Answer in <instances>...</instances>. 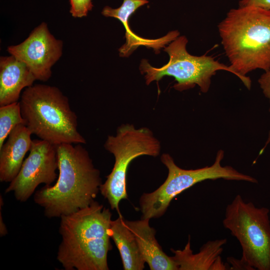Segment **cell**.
I'll list each match as a JSON object with an SVG mask.
<instances>
[{"instance_id": "cell-1", "label": "cell", "mask_w": 270, "mask_h": 270, "mask_svg": "<svg viewBox=\"0 0 270 270\" xmlns=\"http://www.w3.org/2000/svg\"><path fill=\"white\" fill-rule=\"evenodd\" d=\"M110 209L96 201L72 214L62 216V237L57 260L66 270H108V254L112 246Z\"/></svg>"}, {"instance_id": "cell-2", "label": "cell", "mask_w": 270, "mask_h": 270, "mask_svg": "<svg viewBox=\"0 0 270 270\" xmlns=\"http://www.w3.org/2000/svg\"><path fill=\"white\" fill-rule=\"evenodd\" d=\"M59 174L53 186L46 185L34 194L36 204L48 218H60L94 201L102 184L100 172L88 151L80 144L57 145Z\"/></svg>"}, {"instance_id": "cell-3", "label": "cell", "mask_w": 270, "mask_h": 270, "mask_svg": "<svg viewBox=\"0 0 270 270\" xmlns=\"http://www.w3.org/2000/svg\"><path fill=\"white\" fill-rule=\"evenodd\" d=\"M218 27L230 67L250 90L252 81L247 74L270 70V10L232 8Z\"/></svg>"}, {"instance_id": "cell-4", "label": "cell", "mask_w": 270, "mask_h": 270, "mask_svg": "<svg viewBox=\"0 0 270 270\" xmlns=\"http://www.w3.org/2000/svg\"><path fill=\"white\" fill-rule=\"evenodd\" d=\"M20 104L24 125L40 140L56 146L86 143L68 98L58 88L32 85L23 92Z\"/></svg>"}, {"instance_id": "cell-5", "label": "cell", "mask_w": 270, "mask_h": 270, "mask_svg": "<svg viewBox=\"0 0 270 270\" xmlns=\"http://www.w3.org/2000/svg\"><path fill=\"white\" fill-rule=\"evenodd\" d=\"M224 151L219 150L214 164L208 166L184 170L178 166L168 154L162 155L160 160L168 170L164 182L154 191L144 193L140 199L142 218H158L166 211L170 202L177 195L198 182L222 178L256 184L254 178L239 172L229 166H222Z\"/></svg>"}, {"instance_id": "cell-6", "label": "cell", "mask_w": 270, "mask_h": 270, "mask_svg": "<svg viewBox=\"0 0 270 270\" xmlns=\"http://www.w3.org/2000/svg\"><path fill=\"white\" fill-rule=\"evenodd\" d=\"M104 146L114 155V164L106 180L100 185V191L111 209L119 212L120 202L128 198L126 176L129 164L140 156H158L160 144L149 128H136L128 124L119 126L115 136H108Z\"/></svg>"}, {"instance_id": "cell-7", "label": "cell", "mask_w": 270, "mask_h": 270, "mask_svg": "<svg viewBox=\"0 0 270 270\" xmlns=\"http://www.w3.org/2000/svg\"><path fill=\"white\" fill-rule=\"evenodd\" d=\"M270 210L246 202L240 194L227 205L223 226L240 242L241 259L255 270H270Z\"/></svg>"}, {"instance_id": "cell-8", "label": "cell", "mask_w": 270, "mask_h": 270, "mask_svg": "<svg viewBox=\"0 0 270 270\" xmlns=\"http://www.w3.org/2000/svg\"><path fill=\"white\" fill-rule=\"evenodd\" d=\"M188 40L180 36L172 40L164 50L170 57L169 61L160 68L152 66L147 60H142L140 70L144 74L147 85L153 81L158 82L164 76H173L176 83L174 88L183 91L198 86L200 91L207 92L211 84L212 77L220 70L230 72L238 77L230 67L222 64L211 56H194L189 54L186 46Z\"/></svg>"}, {"instance_id": "cell-9", "label": "cell", "mask_w": 270, "mask_h": 270, "mask_svg": "<svg viewBox=\"0 0 270 270\" xmlns=\"http://www.w3.org/2000/svg\"><path fill=\"white\" fill-rule=\"evenodd\" d=\"M57 146L42 140H32L28 156L5 192H12L17 200L26 202L40 184H52L57 178Z\"/></svg>"}, {"instance_id": "cell-10", "label": "cell", "mask_w": 270, "mask_h": 270, "mask_svg": "<svg viewBox=\"0 0 270 270\" xmlns=\"http://www.w3.org/2000/svg\"><path fill=\"white\" fill-rule=\"evenodd\" d=\"M7 50L24 62L36 80L46 82L51 76L52 67L62 55V42L56 38L43 22L24 42L9 46Z\"/></svg>"}, {"instance_id": "cell-11", "label": "cell", "mask_w": 270, "mask_h": 270, "mask_svg": "<svg viewBox=\"0 0 270 270\" xmlns=\"http://www.w3.org/2000/svg\"><path fill=\"white\" fill-rule=\"evenodd\" d=\"M148 2V0H124L122 4L118 8H113L106 6L102 9V14L103 16L118 20L125 28L126 42L118 50L120 56H128L140 46L152 48L156 52H158L160 48L179 36V32L174 30L162 38L150 39L142 38L132 31L128 24L130 18L139 8Z\"/></svg>"}, {"instance_id": "cell-12", "label": "cell", "mask_w": 270, "mask_h": 270, "mask_svg": "<svg viewBox=\"0 0 270 270\" xmlns=\"http://www.w3.org/2000/svg\"><path fill=\"white\" fill-rule=\"evenodd\" d=\"M226 238L209 240L202 245L198 252L194 254L190 248V236L182 250H170L174 254L172 259L178 270H230L229 264H224L220 254Z\"/></svg>"}, {"instance_id": "cell-13", "label": "cell", "mask_w": 270, "mask_h": 270, "mask_svg": "<svg viewBox=\"0 0 270 270\" xmlns=\"http://www.w3.org/2000/svg\"><path fill=\"white\" fill-rule=\"evenodd\" d=\"M32 132L24 124L16 126L0 148V181L10 182L18 174L30 150Z\"/></svg>"}, {"instance_id": "cell-14", "label": "cell", "mask_w": 270, "mask_h": 270, "mask_svg": "<svg viewBox=\"0 0 270 270\" xmlns=\"http://www.w3.org/2000/svg\"><path fill=\"white\" fill-rule=\"evenodd\" d=\"M134 234L145 262L151 270H178L172 256L162 250L156 238V231L150 226L149 219L125 220Z\"/></svg>"}, {"instance_id": "cell-15", "label": "cell", "mask_w": 270, "mask_h": 270, "mask_svg": "<svg viewBox=\"0 0 270 270\" xmlns=\"http://www.w3.org/2000/svg\"><path fill=\"white\" fill-rule=\"evenodd\" d=\"M36 80L28 66L12 56L0 58V106L17 102L22 89Z\"/></svg>"}, {"instance_id": "cell-16", "label": "cell", "mask_w": 270, "mask_h": 270, "mask_svg": "<svg viewBox=\"0 0 270 270\" xmlns=\"http://www.w3.org/2000/svg\"><path fill=\"white\" fill-rule=\"evenodd\" d=\"M110 235L120 252L124 270H144L146 262L136 238L121 214L116 220H112Z\"/></svg>"}, {"instance_id": "cell-17", "label": "cell", "mask_w": 270, "mask_h": 270, "mask_svg": "<svg viewBox=\"0 0 270 270\" xmlns=\"http://www.w3.org/2000/svg\"><path fill=\"white\" fill-rule=\"evenodd\" d=\"M22 124H24V120L20 102L0 106V148L11 131Z\"/></svg>"}, {"instance_id": "cell-18", "label": "cell", "mask_w": 270, "mask_h": 270, "mask_svg": "<svg viewBox=\"0 0 270 270\" xmlns=\"http://www.w3.org/2000/svg\"><path fill=\"white\" fill-rule=\"evenodd\" d=\"M70 12L73 17L76 18L86 16L93 7L92 0H70Z\"/></svg>"}, {"instance_id": "cell-19", "label": "cell", "mask_w": 270, "mask_h": 270, "mask_svg": "<svg viewBox=\"0 0 270 270\" xmlns=\"http://www.w3.org/2000/svg\"><path fill=\"white\" fill-rule=\"evenodd\" d=\"M258 82L264 94L268 99L270 104V70L264 72L258 78Z\"/></svg>"}, {"instance_id": "cell-20", "label": "cell", "mask_w": 270, "mask_h": 270, "mask_svg": "<svg viewBox=\"0 0 270 270\" xmlns=\"http://www.w3.org/2000/svg\"><path fill=\"white\" fill-rule=\"evenodd\" d=\"M238 7L253 6L270 10V0H240Z\"/></svg>"}, {"instance_id": "cell-21", "label": "cell", "mask_w": 270, "mask_h": 270, "mask_svg": "<svg viewBox=\"0 0 270 270\" xmlns=\"http://www.w3.org/2000/svg\"><path fill=\"white\" fill-rule=\"evenodd\" d=\"M227 260L232 266L230 267V270H255L242 259L238 260L233 257H228Z\"/></svg>"}, {"instance_id": "cell-22", "label": "cell", "mask_w": 270, "mask_h": 270, "mask_svg": "<svg viewBox=\"0 0 270 270\" xmlns=\"http://www.w3.org/2000/svg\"><path fill=\"white\" fill-rule=\"evenodd\" d=\"M0 235L1 236H4L7 234V230L6 225L3 222L2 218V212L0 210Z\"/></svg>"}, {"instance_id": "cell-23", "label": "cell", "mask_w": 270, "mask_h": 270, "mask_svg": "<svg viewBox=\"0 0 270 270\" xmlns=\"http://www.w3.org/2000/svg\"><path fill=\"white\" fill-rule=\"evenodd\" d=\"M270 142V130L269 131L268 134V137L266 140V142L265 143V144L264 145V147L262 148V149L260 150V154H261L265 150L266 146Z\"/></svg>"}]
</instances>
